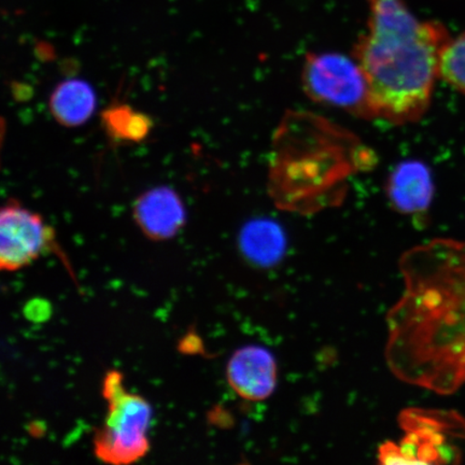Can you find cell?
I'll list each match as a JSON object with an SVG mask.
<instances>
[{"label":"cell","mask_w":465,"mask_h":465,"mask_svg":"<svg viewBox=\"0 0 465 465\" xmlns=\"http://www.w3.org/2000/svg\"><path fill=\"white\" fill-rule=\"evenodd\" d=\"M277 362L267 349L250 345L238 349L226 366L231 388L247 401H263L274 393Z\"/></svg>","instance_id":"cell-7"},{"label":"cell","mask_w":465,"mask_h":465,"mask_svg":"<svg viewBox=\"0 0 465 465\" xmlns=\"http://www.w3.org/2000/svg\"><path fill=\"white\" fill-rule=\"evenodd\" d=\"M103 395L108 412L94 436V451L102 462L114 465L135 463L147 455L148 431L153 409L142 395L127 392L120 371L107 373Z\"/></svg>","instance_id":"cell-3"},{"label":"cell","mask_w":465,"mask_h":465,"mask_svg":"<svg viewBox=\"0 0 465 465\" xmlns=\"http://www.w3.org/2000/svg\"><path fill=\"white\" fill-rule=\"evenodd\" d=\"M240 248L250 263L259 267L275 266L286 252V235L275 221L255 219L242 229Z\"/></svg>","instance_id":"cell-10"},{"label":"cell","mask_w":465,"mask_h":465,"mask_svg":"<svg viewBox=\"0 0 465 465\" xmlns=\"http://www.w3.org/2000/svg\"><path fill=\"white\" fill-rule=\"evenodd\" d=\"M399 266L404 291L387 316L389 369L410 385L456 392L465 382V242L423 243Z\"/></svg>","instance_id":"cell-1"},{"label":"cell","mask_w":465,"mask_h":465,"mask_svg":"<svg viewBox=\"0 0 465 465\" xmlns=\"http://www.w3.org/2000/svg\"><path fill=\"white\" fill-rule=\"evenodd\" d=\"M95 106V93L84 80L63 81L50 97L52 115L62 125L69 127L84 124L94 113Z\"/></svg>","instance_id":"cell-11"},{"label":"cell","mask_w":465,"mask_h":465,"mask_svg":"<svg viewBox=\"0 0 465 465\" xmlns=\"http://www.w3.org/2000/svg\"><path fill=\"white\" fill-rule=\"evenodd\" d=\"M302 79L312 100L373 119L368 81L356 58L334 52L310 54Z\"/></svg>","instance_id":"cell-5"},{"label":"cell","mask_w":465,"mask_h":465,"mask_svg":"<svg viewBox=\"0 0 465 465\" xmlns=\"http://www.w3.org/2000/svg\"><path fill=\"white\" fill-rule=\"evenodd\" d=\"M440 77L465 94V32L446 45L440 57Z\"/></svg>","instance_id":"cell-13"},{"label":"cell","mask_w":465,"mask_h":465,"mask_svg":"<svg viewBox=\"0 0 465 465\" xmlns=\"http://www.w3.org/2000/svg\"><path fill=\"white\" fill-rule=\"evenodd\" d=\"M404 438L388 440L378 450L381 463L447 464L460 462L461 451L453 443L465 440V420L456 411L411 407L401 412Z\"/></svg>","instance_id":"cell-4"},{"label":"cell","mask_w":465,"mask_h":465,"mask_svg":"<svg viewBox=\"0 0 465 465\" xmlns=\"http://www.w3.org/2000/svg\"><path fill=\"white\" fill-rule=\"evenodd\" d=\"M104 129L118 143H139L153 129V120L126 104H114L103 114Z\"/></svg>","instance_id":"cell-12"},{"label":"cell","mask_w":465,"mask_h":465,"mask_svg":"<svg viewBox=\"0 0 465 465\" xmlns=\"http://www.w3.org/2000/svg\"><path fill=\"white\" fill-rule=\"evenodd\" d=\"M389 202L403 214L426 212L433 199L431 172L422 162L410 160L400 163L388 178Z\"/></svg>","instance_id":"cell-9"},{"label":"cell","mask_w":465,"mask_h":465,"mask_svg":"<svg viewBox=\"0 0 465 465\" xmlns=\"http://www.w3.org/2000/svg\"><path fill=\"white\" fill-rule=\"evenodd\" d=\"M366 2L368 32L353 57L368 81L371 116L393 124L418 121L431 104L450 34L439 22L418 20L404 0Z\"/></svg>","instance_id":"cell-2"},{"label":"cell","mask_w":465,"mask_h":465,"mask_svg":"<svg viewBox=\"0 0 465 465\" xmlns=\"http://www.w3.org/2000/svg\"><path fill=\"white\" fill-rule=\"evenodd\" d=\"M134 218L144 235L153 241L176 236L185 223V209L180 196L171 188L144 192L134 205Z\"/></svg>","instance_id":"cell-8"},{"label":"cell","mask_w":465,"mask_h":465,"mask_svg":"<svg viewBox=\"0 0 465 465\" xmlns=\"http://www.w3.org/2000/svg\"><path fill=\"white\" fill-rule=\"evenodd\" d=\"M54 232L42 216L10 201L0 213V267L15 272L54 248Z\"/></svg>","instance_id":"cell-6"}]
</instances>
